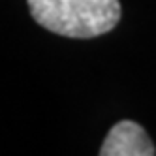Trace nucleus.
Returning <instances> with one entry per match:
<instances>
[{
	"label": "nucleus",
	"instance_id": "f257e3e1",
	"mask_svg": "<svg viewBox=\"0 0 156 156\" xmlns=\"http://www.w3.org/2000/svg\"><path fill=\"white\" fill-rule=\"evenodd\" d=\"M38 25L68 38H96L120 19L119 0H28Z\"/></svg>",
	"mask_w": 156,
	"mask_h": 156
},
{
	"label": "nucleus",
	"instance_id": "f03ea898",
	"mask_svg": "<svg viewBox=\"0 0 156 156\" xmlns=\"http://www.w3.org/2000/svg\"><path fill=\"white\" fill-rule=\"evenodd\" d=\"M102 156H154L156 149L137 122L120 120L109 130L102 149Z\"/></svg>",
	"mask_w": 156,
	"mask_h": 156
}]
</instances>
